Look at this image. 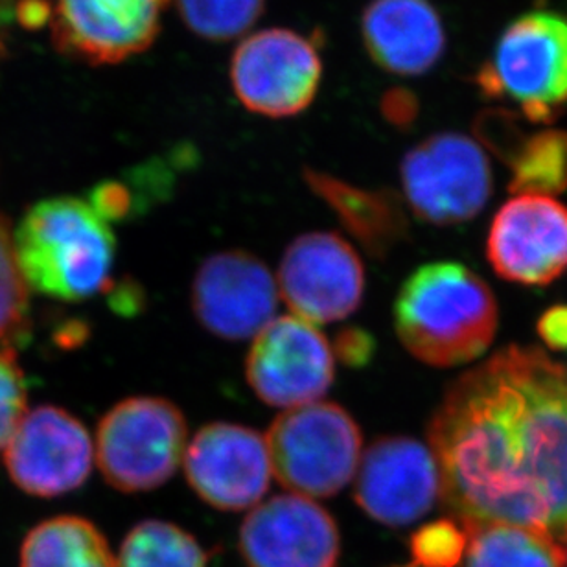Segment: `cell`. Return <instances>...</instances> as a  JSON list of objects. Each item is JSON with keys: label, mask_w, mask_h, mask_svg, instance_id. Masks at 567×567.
Instances as JSON below:
<instances>
[{"label": "cell", "mask_w": 567, "mask_h": 567, "mask_svg": "<svg viewBox=\"0 0 567 567\" xmlns=\"http://www.w3.org/2000/svg\"><path fill=\"white\" fill-rule=\"evenodd\" d=\"M28 328V286L13 258L11 230L0 216V347L16 343Z\"/></svg>", "instance_id": "25"}, {"label": "cell", "mask_w": 567, "mask_h": 567, "mask_svg": "<svg viewBox=\"0 0 567 567\" xmlns=\"http://www.w3.org/2000/svg\"><path fill=\"white\" fill-rule=\"evenodd\" d=\"M538 333L551 349L567 350V306L547 310L538 322Z\"/></svg>", "instance_id": "29"}, {"label": "cell", "mask_w": 567, "mask_h": 567, "mask_svg": "<svg viewBox=\"0 0 567 567\" xmlns=\"http://www.w3.org/2000/svg\"><path fill=\"white\" fill-rule=\"evenodd\" d=\"M279 289L295 317L311 324L341 321L361 306L365 268L336 233H306L284 252Z\"/></svg>", "instance_id": "10"}, {"label": "cell", "mask_w": 567, "mask_h": 567, "mask_svg": "<svg viewBox=\"0 0 567 567\" xmlns=\"http://www.w3.org/2000/svg\"><path fill=\"white\" fill-rule=\"evenodd\" d=\"M477 83L507 100L533 124H553L567 111V16L533 10L514 19L497 39Z\"/></svg>", "instance_id": "4"}, {"label": "cell", "mask_w": 567, "mask_h": 567, "mask_svg": "<svg viewBox=\"0 0 567 567\" xmlns=\"http://www.w3.org/2000/svg\"><path fill=\"white\" fill-rule=\"evenodd\" d=\"M185 475L210 507L238 513L257 505L274 477L268 441L247 425H203L186 446Z\"/></svg>", "instance_id": "11"}, {"label": "cell", "mask_w": 567, "mask_h": 567, "mask_svg": "<svg viewBox=\"0 0 567 567\" xmlns=\"http://www.w3.org/2000/svg\"><path fill=\"white\" fill-rule=\"evenodd\" d=\"M186 27L208 41L246 35L262 17L266 0H175Z\"/></svg>", "instance_id": "24"}, {"label": "cell", "mask_w": 567, "mask_h": 567, "mask_svg": "<svg viewBox=\"0 0 567 567\" xmlns=\"http://www.w3.org/2000/svg\"><path fill=\"white\" fill-rule=\"evenodd\" d=\"M27 415V388L11 352L0 350V453Z\"/></svg>", "instance_id": "27"}, {"label": "cell", "mask_w": 567, "mask_h": 567, "mask_svg": "<svg viewBox=\"0 0 567 567\" xmlns=\"http://www.w3.org/2000/svg\"><path fill=\"white\" fill-rule=\"evenodd\" d=\"M93 458L85 425L54 405L27 411L4 452L13 483L41 497L76 491L91 474Z\"/></svg>", "instance_id": "15"}, {"label": "cell", "mask_w": 567, "mask_h": 567, "mask_svg": "<svg viewBox=\"0 0 567 567\" xmlns=\"http://www.w3.org/2000/svg\"><path fill=\"white\" fill-rule=\"evenodd\" d=\"M405 567H419V566H415V564H410V566H405Z\"/></svg>", "instance_id": "33"}, {"label": "cell", "mask_w": 567, "mask_h": 567, "mask_svg": "<svg viewBox=\"0 0 567 567\" xmlns=\"http://www.w3.org/2000/svg\"><path fill=\"white\" fill-rule=\"evenodd\" d=\"M466 533V567H566L564 546L544 530L488 524Z\"/></svg>", "instance_id": "21"}, {"label": "cell", "mask_w": 567, "mask_h": 567, "mask_svg": "<svg viewBox=\"0 0 567 567\" xmlns=\"http://www.w3.org/2000/svg\"><path fill=\"white\" fill-rule=\"evenodd\" d=\"M17 17L22 27L41 28L50 22L49 0H21L17 8Z\"/></svg>", "instance_id": "30"}, {"label": "cell", "mask_w": 567, "mask_h": 567, "mask_svg": "<svg viewBox=\"0 0 567 567\" xmlns=\"http://www.w3.org/2000/svg\"><path fill=\"white\" fill-rule=\"evenodd\" d=\"M266 441L280 485L310 499L343 491L360 466L363 447L360 425L333 402L284 411Z\"/></svg>", "instance_id": "5"}, {"label": "cell", "mask_w": 567, "mask_h": 567, "mask_svg": "<svg viewBox=\"0 0 567 567\" xmlns=\"http://www.w3.org/2000/svg\"><path fill=\"white\" fill-rule=\"evenodd\" d=\"M247 567H338L341 536L310 497L282 494L252 508L240 529Z\"/></svg>", "instance_id": "16"}, {"label": "cell", "mask_w": 567, "mask_h": 567, "mask_svg": "<svg viewBox=\"0 0 567 567\" xmlns=\"http://www.w3.org/2000/svg\"><path fill=\"white\" fill-rule=\"evenodd\" d=\"M332 350L333 355L343 361L344 365L361 369V367L369 365L374 358L377 341L363 328L350 327L344 328L336 336Z\"/></svg>", "instance_id": "28"}, {"label": "cell", "mask_w": 567, "mask_h": 567, "mask_svg": "<svg viewBox=\"0 0 567 567\" xmlns=\"http://www.w3.org/2000/svg\"><path fill=\"white\" fill-rule=\"evenodd\" d=\"M413 564L419 567H455L468 551V533L453 519L422 525L410 542Z\"/></svg>", "instance_id": "26"}, {"label": "cell", "mask_w": 567, "mask_h": 567, "mask_svg": "<svg viewBox=\"0 0 567 567\" xmlns=\"http://www.w3.org/2000/svg\"><path fill=\"white\" fill-rule=\"evenodd\" d=\"M21 567H116L104 535L89 519L60 516L30 530Z\"/></svg>", "instance_id": "20"}, {"label": "cell", "mask_w": 567, "mask_h": 567, "mask_svg": "<svg viewBox=\"0 0 567 567\" xmlns=\"http://www.w3.org/2000/svg\"><path fill=\"white\" fill-rule=\"evenodd\" d=\"M354 499L378 524L404 527L441 499V474L430 447L413 436H382L363 453Z\"/></svg>", "instance_id": "13"}, {"label": "cell", "mask_w": 567, "mask_h": 567, "mask_svg": "<svg viewBox=\"0 0 567 567\" xmlns=\"http://www.w3.org/2000/svg\"><path fill=\"white\" fill-rule=\"evenodd\" d=\"M188 439L183 411L166 399L135 396L116 404L96 433V461L116 491H155L174 477Z\"/></svg>", "instance_id": "6"}, {"label": "cell", "mask_w": 567, "mask_h": 567, "mask_svg": "<svg viewBox=\"0 0 567 567\" xmlns=\"http://www.w3.org/2000/svg\"><path fill=\"white\" fill-rule=\"evenodd\" d=\"M2 50H4V44H2V41H0V55H2Z\"/></svg>", "instance_id": "31"}, {"label": "cell", "mask_w": 567, "mask_h": 567, "mask_svg": "<svg viewBox=\"0 0 567 567\" xmlns=\"http://www.w3.org/2000/svg\"><path fill=\"white\" fill-rule=\"evenodd\" d=\"M400 175L413 214L439 227L466 224L492 194L485 150L463 133H436L419 142L405 153Z\"/></svg>", "instance_id": "7"}, {"label": "cell", "mask_w": 567, "mask_h": 567, "mask_svg": "<svg viewBox=\"0 0 567 567\" xmlns=\"http://www.w3.org/2000/svg\"><path fill=\"white\" fill-rule=\"evenodd\" d=\"M277 306L279 288L268 266L241 249L208 257L192 284L197 321L227 341L257 338L274 321Z\"/></svg>", "instance_id": "14"}, {"label": "cell", "mask_w": 567, "mask_h": 567, "mask_svg": "<svg viewBox=\"0 0 567 567\" xmlns=\"http://www.w3.org/2000/svg\"><path fill=\"white\" fill-rule=\"evenodd\" d=\"M116 567H207V553L188 530L146 519L127 533Z\"/></svg>", "instance_id": "23"}, {"label": "cell", "mask_w": 567, "mask_h": 567, "mask_svg": "<svg viewBox=\"0 0 567 567\" xmlns=\"http://www.w3.org/2000/svg\"><path fill=\"white\" fill-rule=\"evenodd\" d=\"M230 85L247 111L289 118L308 110L321 87L322 61L316 44L288 28L247 35L230 60Z\"/></svg>", "instance_id": "8"}, {"label": "cell", "mask_w": 567, "mask_h": 567, "mask_svg": "<svg viewBox=\"0 0 567 567\" xmlns=\"http://www.w3.org/2000/svg\"><path fill=\"white\" fill-rule=\"evenodd\" d=\"M17 269L28 288L52 299H91L110 286L116 240L89 199L35 203L11 233Z\"/></svg>", "instance_id": "3"}, {"label": "cell", "mask_w": 567, "mask_h": 567, "mask_svg": "<svg viewBox=\"0 0 567 567\" xmlns=\"http://www.w3.org/2000/svg\"><path fill=\"white\" fill-rule=\"evenodd\" d=\"M564 553H566V567H567V544L564 546Z\"/></svg>", "instance_id": "32"}, {"label": "cell", "mask_w": 567, "mask_h": 567, "mask_svg": "<svg viewBox=\"0 0 567 567\" xmlns=\"http://www.w3.org/2000/svg\"><path fill=\"white\" fill-rule=\"evenodd\" d=\"M394 330L416 360L433 367L463 365L485 354L494 341L496 297L464 264H425L396 295Z\"/></svg>", "instance_id": "2"}, {"label": "cell", "mask_w": 567, "mask_h": 567, "mask_svg": "<svg viewBox=\"0 0 567 567\" xmlns=\"http://www.w3.org/2000/svg\"><path fill=\"white\" fill-rule=\"evenodd\" d=\"M511 192L551 197L567 188V132L542 130L524 137L508 158Z\"/></svg>", "instance_id": "22"}, {"label": "cell", "mask_w": 567, "mask_h": 567, "mask_svg": "<svg viewBox=\"0 0 567 567\" xmlns=\"http://www.w3.org/2000/svg\"><path fill=\"white\" fill-rule=\"evenodd\" d=\"M172 0H52V41L91 65H115L152 47Z\"/></svg>", "instance_id": "12"}, {"label": "cell", "mask_w": 567, "mask_h": 567, "mask_svg": "<svg viewBox=\"0 0 567 567\" xmlns=\"http://www.w3.org/2000/svg\"><path fill=\"white\" fill-rule=\"evenodd\" d=\"M486 252L508 282H553L567 269V207L547 196L513 197L492 221Z\"/></svg>", "instance_id": "17"}, {"label": "cell", "mask_w": 567, "mask_h": 567, "mask_svg": "<svg viewBox=\"0 0 567 567\" xmlns=\"http://www.w3.org/2000/svg\"><path fill=\"white\" fill-rule=\"evenodd\" d=\"M305 181L369 257L388 258L410 235L404 203L393 190H369L317 169H306Z\"/></svg>", "instance_id": "19"}, {"label": "cell", "mask_w": 567, "mask_h": 567, "mask_svg": "<svg viewBox=\"0 0 567 567\" xmlns=\"http://www.w3.org/2000/svg\"><path fill=\"white\" fill-rule=\"evenodd\" d=\"M427 439L464 529L519 525L566 546V365L535 347L499 350L446 389Z\"/></svg>", "instance_id": "1"}, {"label": "cell", "mask_w": 567, "mask_h": 567, "mask_svg": "<svg viewBox=\"0 0 567 567\" xmlns=\"http://www.w3.org/2000/svg\"><path fill=\"white\" fill-rule=\"evenodd\" d=\"M372 61L396 76H422L441 61L446 30L430 0H372L361 16Z\"/></svg>", "instance_id": "18"}, {"label": "cell", "mask_w": 567, "mask_h": 567, "mask_svg": "<svg viewBox=\"0 0 567 567\" xmlns=\"http://www.w3.org/2000/svg\"><path fill=\"white\" fill-rule=\"evenodd\" d=\"M246 377L264 404L284 410L316 404L336 378L332 344L311 322L279 317L255 338Z\"/></svg>", "instance_id": "9"}]
</instances>
